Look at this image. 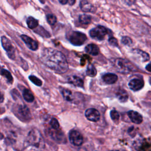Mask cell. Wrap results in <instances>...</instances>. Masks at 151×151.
<instances>
[{
	"label": "cell",
	"mask_w": 151,
	"mask_h": 151,
	"mask_svg": "<svg viewBox=\"0 0 151 151\" xmlns=\"http://www.w3.org/2000/svg\"><path fill=\"white\" fill-rule=\"evenodd\" d=\"M112 65L119 73L127 74L134 70L133 65L124 59L116 58L112 61Z\"/></svg>",
	"instance_id": "3957f363"
},
{
	"label": "cell",
	"mask_w": 151,
	"mask_h": 151,
	"mask_svg": "<svg viewBox=\"0 0 151 151\" xmlns=\"http://www.w3.org/2000/svg\"><path fill=\"white\" fill-rule=\"evenodd\" d=\"M122 42L127 45H130L132 44V39L129 37H123L122 38Z\"/></svg>",
	"instance_id": "f546056e"
},
{
	"label": "cell",
	"mask_w": 151,
	"mask_h": 151,
	"mask_svg": "<svg viewBox=\"0 0 151 151\" xmlns=\"http://www.w3.org/2000/svg\"><path fill=\"white\" fill-rule=\"evenodd\" d=\"M85 51L90 55H97L99 53V48L96 44H90L85 47Z\"/></svg>",
	"instance_id": "2e32d148"
},
{
	"label": "cell",
	"mask_w": 151,
	"mask_h": 151,
	"mask_svg": "<svg viewBox=\"0 0 151 151\" xmlns=\"http://www.w3.org/2000/svg\"><path fill=\"white\" fill-rule=\"evenodd\" d=\"M109 42L111 45H113V46H117L118 45L117 40V39H116L114 37L110 38L109 40Z\"/></svg>",
	"instance_id": "4dcf8cb0"
},
{
	"label": "cell",
	"mask_w": 151,
	"mask_h": 151,
	"mask_svg": "<svg viewBox=\"0 0 151 151\" xmlns=\"http://www.w3.org/2000/svg\"><path fill=\"white\" fill-rule=\"evenodd\" d=\"M78 20L79 22L82 24H89L91 22V17L86 14L80 15L79 16Z\"/></svg>",
	"instance_id": "7402d4cb"
},
{
	"label": "cell",
	"mask_w": 151,
	"mask_h": 151,
	"mask_svg": "<svg viewBox=\"0 0 151 151\" xmlns=\"http://www.w3.org/2000/svg\"><path fill=\"white\" fill-rule=\"evenodd\" d=\"M4 100V96L2 93L0 92V103H2Z\"/></svg>",
	"instance_id": "836d02e7"
},
{
	"label": "cell",
	"mask_w": 151,
	"mask_h": 151,
	"mask_svg": "<svg viewBox=\"0 0 151 151\" xmlns=\"http://www.w3.org/2000/svg\"><path fill=\"white\" fill-rule=\"evenodd\" d=\"M68 138L70 143L76 146H80L83 143V137L82 134L76 130H70Z\"/></svg>",
	"instance_id": "52a82bcc"
},
{
	"label": "cell",
	"mask_w": 151,
	"mask_h": 151,
	"mask_svg": "<svg viewBox=\"0 0 151 151\" xmlns=\"http://www.w3.org/2000/svg\"><path fill=\"white\" fill-rule=\"evenodd\" d=\"M3 137H4V136H3V134H2V133H0V139H2Z\"/></svg>",
	"instance_id": "8d00e7d4"
},
{
	"label": "cell",
	"mask_w": 151,
	"mask_h": 151,
	"mask_svg": "<svg viewBox=\"0 0 151 151\" xmlns=\"http://www.w3.org/2000/svg\"><path fill=\"white\" fill-rule=\"evenodd\" d=\"M127 115L130 120L135 124H140L143 122L142 116L136 111H129L127 112Z\"/></svg>",
	"instance_id": "8fae6325"
},
{
	"label": "cell",
	"mask_w": 151,
	"mask_h": 151,
	"mask_svg": "<svg viewBox=\"0 0 151 151\" xmlns=\"http://www.w3.org/2000/svg\"><path fill=\"white\" fill-rule=\"evenodd\" d=\"M68 2H70V4L71 5H73V4H74L75 1H74V0H68Z\"/></svg>",
	"instance_id": "d590c367"
},
{
	"label": "cell",
	"mask_w": 151,
	"mask_h": 151,
	"mask_svg": "<svg viewBox=\"0 0 151 151\" xmlns=\"http://www.w3.org/2000/svg\"><path fill=\"white\" fill-rule=\"evenodd\" d=\"M67 81L74 85V86L78 87H83L84 85V82L83 79L76 76H71L67 78Z\"/></svg>",
	"instance_id": "7c38bea8"
},
{
	"label": "cell",
	"mask_w": 151,
	"mask_h": 151,
	"mask_svg": "<svg viewBox=\"0 0 151 151\" xmlns=\"http://www.w3.org/2000/svg\"><path fill=\"white\" fill-rule=\"evenodd\" d=\"M50 134L51 137L57 142H61L64 141V135L61 132L59 131L58 129H52V130L50 131Z\"/></svg>",
	"instance_id": "5bb4252c"
},
{
	"label": "cell",
	"mask_w": 151,
	"mask_h": 151,
	"mask_svg": "<svg viewBox=\"0 0 151 151\" xmlns=\"http://www.w3.org/2000/svg\"><path fill=\"white\" fill-rule=\"evenodd\" d=\"M50 126L53 129H59L60 124L58 120L55 118H52L50 122Z\"/></svg>",
	"instance_id": "f1b7e54d"
},
{
	"label": "cell",
	"mask_w": 151,
	"mask_h": 151,
	"mask_svg": "<svg viewBox=\"0 0 151 151\" xmlns=\"http://www.w3.org/2000/svg\"><path fill=\"white\" fill-rule=\"evenodd\" d=\"M86 74L90 77L96 76L97 74V70L93 65L91 64L88 65L86 70Z\"/></svg>",
	"instance_id": "603a6c76"
},
{
	"label": "cell",
	"mask_w": 151,
	"mask_h": 151,
	"mask_svg": "<svg viewBox=\"0 0 151 151\" xmlns=\"http://www.w3.org/2000/svg\"><path fill=\"white\" fill-rule=\"evenodd\" d=\"M21 37V39L25 42V44L30 50L35 51L38 49V45L36 41H35L34 40L32 39L29 37L25 35H22Z\"/></svg>",
	"instance_id": "30bf717a"
},
{
	"label": "cell",
	"mask_w": 151,
	"mask_h": 151,
	"mask_svg": "<svg viewBox=\"0 0 151 151\" xmlns=\"http://www.w3.org/2000/svg\"><path fill=\"white\" fill-rule=\"evenodd\" d=\"M47 20L51 25H54L57 22V18L53 14H48L47 15Z\"/></svg>",
	"instance_id": "d4e9b609"
},
{
	"label": "cell",
	"mask_w": 151,
	"mask_h": 151,
	"mask_svg": "<svg viewBox=\"0 0 151 151\" xmlns=\"http://www.w3.org/2000/svg\"><path fill=\"white\" fill-rule=\"evenodd\" d=\"M18 112L22 118L28 119L31 118V113L28 108L25 105H21L18 107Z\"/></svg>",
	"instance_id": "9a60e30c"
},
{
	"label": "cell",
	"mask_w": 151,
	"mask_h": 151,
	"mask_svg": "<svg viewBox=\"0 0 151 151\" xmlns=\"http://www.w3.org/2000/svg\"><path fill=\"white\" fill-rule=\"evenodd\" d=\"M58 1L61 4H66L68 1V0H58Z\"/></svg>",
	"instance_id": "e575fe53"
},
{
	"label": "cell",
	"mask_w": 151,
	"mask_h": 151,
	"mask_svg": "<svg viewBox=\"0 0 151 151\" xmlns=\"http://www.w3.org/2000/svg\"><path fill=\"white\" fill-rule=\"evenodd\" d=\"M110 117H111V119H112V120L113 122H117L119 119L120 116H119V113L116 110H112L110 111Z\"/></svg>",
	"instance_id": "83f0119b"
},
{
	"label": "cell",
	"mask_w": 151,
	"mask_h": 151,
	"mask_svg": "<svg viewBox=\"0 0 151 151\" xmlns=\"http://www.w3.org/2000/svg\"><path fill=\"white\" fill-rule=\"evenodd\" d=\"M87 38L86 34L78 31H73L69 34L68 37V41L76 46L83 45L87 40Z\"/></svg>",
	"instance_id": "277c9868"
},
{
	"label": "cell",
	"mask_w": 151,
	"mask_h": 151,
	"mask_svg": "<svg viewBox=\"0 0 151 151\" xmlns=\"http://www.w3.org/2000/svg\"><path fill=\"white\" fill-rule=\"evenodd\" d=\"M144 86V82L140 78H133L129 83V88L133 91H138L142 89Z\"/></svg>",
	"instance_id": "9c48e42d"
},
{
	"label": "cell",
	"mask_w": 151,
	"mask_h": 151,
	"mask_svg": "<svg viewBox=\"0 0 151 151\" xmlns=\"http://www.w3.org/2000/svg\"><path fill=\"white\" fill-rule=\"evenodd\" d=\"M28 146H31L37 149H42L44 147L45 143L40 132L34 129L29 131L25 140Z\"/></svg>",
	"instance_id": "7a4b0ae2"
},
{
	"label": "cell",
	"mask_w": 151,
	"mask_h": 151,
	"mask_svg": "<svg viewBox=\"0 0 151 151\" xmlns=\"http://www.w3.org/2000/svg\"><path fill=\"white\" fill-rule=\"evenodd\" d=\"M27 24L30 29H34L38 25V21L32 17H29L27 19Z\"/></svg>",
	"instance_id": "44dd1931"
},
{
	"label": "cell",
	"mask_w": 151,
	"mask_h": 151,
	"mask_svg": "<svg viewBox=\"0 0 151 151\" xmlns=\"http://www.w3.org/2000/svg\"><path fill=\"white\" fill-rule=\"evenodd\" d=\"M29 79L31 80V82H32L36 86H41L42 84V82L41 81V80L34 76H30L29 77Z\"/></svg>",
	"instance_id": "484cf974"
},
{
	"label": "cell",
	"mask_w": 151,
	"mask_h": 151,
	"mask_svg": "<svg viewBox=\"0 0 151 151\" xmlns=\"http://www.w3.org/2000/svg\"><path fill=\"white\" fill-rule=\"evenodd\" d=\"M80 6L81 9L84 12H92L93 6L86 0H82L80 2Z\"/></svg>",
	"instance_id": "ac0fdd59"
},
{
	"label": "cell",
	"mask_w": 151,
	"mask_h": 151,
	"mask_svg": "<svg viewBox=\"0 0 151 151\" xmlns=\"http://www.w3.org/2000/svg\"><path fill=\"white\" fill-rule=\"evenodd\" d=\"M23 97L24 99L28 102H32L34 100V97L33 96V94L31 93V91L27 89L24 88L23 90Z\"/></svg>",
	"instance_id": "ffe728a7"
},
{
	"label": "cell",
	"mask_w": 151,
	"mask_h": 151,
	"mask_svg": "<svg viewBox=\"0 0 151 151\" xmlns=\"http://www.w3.org/2000/svg\"><path fill=\"white\" fill-rule=\"evenodd\" d=\"M85 116L88 120L96 122L99 120L100 118V114L97 110L93 108H90L86 110Z\"/></svg>",
	"instance_id": "ba28073f"
},
{
	"label": "cell",
	"mask_w": 151,
	"mask_h": 151,
	"mask_svg": "<svg viewBox=\"0 0 151 151\" xmlns=\"http://www.w3.org/2000/svg\"><path fill=\"white\" fill-rule=\"evenodd\" d=\"M107 34V29L106 27L101 26V25H98L96 27L93 28L91 29L89 32L90 36L96 40H103L105 36Z\"/></svg>",
	"instance_id": "5b68a950"
},
{
	"label": "cell",
	"mask_w": 151,
	"mask_h": 151,
	"mask_svg": "<svg viewBox=\"0 0 151 151\" xmlns=\"http://www.w3.org/2000/svg\"><path fill=\"white\" fill-rule=\"evenodd\" d=\"M146 70L151 73V63L148 64L146 67Z\"/></svg>",
	"instance_id": "d6a6232c"
},
{
	"label": "cell",
	"mask_w": 151,
	"mask_h": 151,
	"mask_svg": "<svg viewBox=\"0 0 151 151\" xmlns=\"http://www.w3.org/2000/svg\"><path fill=\"white\" fill-rule=\"evenodd\" d=\"M1 44L4 48V50L6 51V53L8 57L11 59H14L15 58V48L12 44L11 41L7 38L5 36H2L1 37Z\"/></svg>",
	"instance_id": "8992f818"
},
{
	"label": "cell",
	"mask_w": 151,
	"mask_h": 151,
	"mask_svg": "<svg viewBox=\"0 0 151 151\" xmlns=\"http://www.w3.org/2000/svg\"><path fill=\"white\" fill-rule=\"evenodd\" d=\"M135 51H136V53L140 54L142 56V57L143 58V60L144 61H146L149 60V58H150L149 55L147 52H146L145 51H141L140 50H136Z\"/></svg>",
	"instance_id": "4316f807"
},
{
	"label": "cell",
	"mask_w": 151,
	"mask_h": 151,
	"mask_svg": "<svg viewBox=\"0 0 151 151\" xmlns=\"http://www.w3.org/2000/svg\"><path fill=\"white\" fill-rule=\"evenodd\" d=\"M0 74L2 76H4L8 80V82H9L11 83L12 82L13 78H12V77L11 76V74L8 70H6L5 69H4V68H1V70H0Z\"/></svg>",
	"instance_id": "cb8c5ba5"
},
{
	"label": "cell",
	"mask_w": 151,
	"mask_h": 151,
	"mask_svg": "<svg viewBox=\"0 0 151 151\" xmlns=\"http://www.w3.org/2000/svg\"><path fill=\"white\" fill-rule=\"evenodd\" d=\"M40 58L44 64L57 73H65L68 68L65 57L57 50L51 48L44 49L41 52Z\"/></svg>",
	"instance_id": "6da1fadb"
},
{
	"label": "cell",
	"mask_w": 151,
	"mask_h": 151,
	"mask_svg": "<svg viewBox=\"0 0 151 151\" xmlns=\"http://www.w3.org/2000/svg\"><path fill=\"white\" fill-rule=\"evenodd\" d=\"M61 94L63 95V97H64V99L68 101H71L73 100V93L72 92L67 88H63L61 90Z\"/></svg>",
	"instance_id": "d6986e66"
},
{
	"label": "cell",
	"mask_w": 151,
	"mask_h": 151,
	"mask_svg": "<svg viewBox=\"0 0 151 151\" xmlns=\"http://www.w3.org/2000/svg\"><path fill=\"white\" fill-rule=\"evenodd\" d=\"M116 96L119 100L122 103L126 101L129 97L127 91L122 88H120L116 91Z\"/></svg>",
	"instance_id": "e0dca14e"
},
{
	"label": "cell",
	"mask_w": 151,
	"mask_h": 151,
	"mask_svg": "<svg viewBox=\"0 0 151 151\" xmlns=\"http://www.w3.org/2000/svg\"><path fill=\"white\" fill-rule=\"evenodd\" d=\"M124 2L127 5L130 6L134 4V3L135 2V0H124Z\"/></svg>",
	"instance_id": "1f68e13d"
},
{
	"label": "cell",
	"mask_w": 151,
	"mask_h": 151,
	"mask_svg": "<svg viewBox=\"0 0 151 151\" xmlns=\"http://www.w3.org/2000/svg\"><path fill=\"white\" fill-rule=\"evenodd\" d=\"M117 76L114 73H106L102 77L103 81L108 84H114L117 81Z\"/></svg>",
	"instance_id": "4fadbf2b"
}]
</instances>
